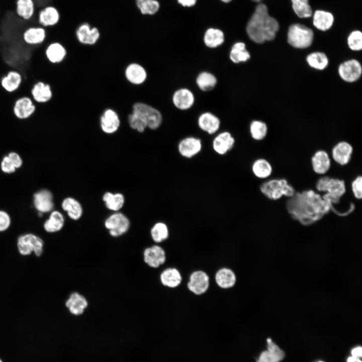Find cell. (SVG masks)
I'll return each instance as SVG.
<instances>
[{
    "label": "cell",
    "mask_w": 362,
    "mask_h": 362,
    "mask_svg": "<svg viewBox=\"0 0 362 362\" xmlns=\"http://www.w3.org/2000/svg\"><path fill=\"white\" fill-rule=\"evenodd\" d=\"M8 156L13 162L16 169L20 168L23 165V160L20 155L15 152H11Z\"/></svg>",
    "instance_id": "cell-51"
},
{
    "label": "cell",
    "mask_w": 362,
    "mask_h": 362,
    "mask_svg": "<svg viewBox=\"0 0 362 362\" xmlns=\"http://www.w3.org/2000/svg\"><path fill=\"white\" fill-rule=\"evenodd\" d=\"M197 0H177L178 3L183 7H191L194 6Z\"/></svg>",
    "instance_id": "cell-54"
},
{
    "label": "cell",
    "mask_w": 362,
    "mask_h": 362,
    "mask_svg": "<svg viewBox=\"0 0 362 362\" xmlns=\"http://www.w3.org/2000/svg\"><path fill=\"white\" fill-rule=\"evenodd\" d=\"M11 224L9 214L4 210H0V232L9 229Z\"/></svg>",
    "instance_id": "cell-50"
},
{
    "label": "cell",
    "mask_w": 362,
    "mask_h": 362,
    "mask_svg": "<svg viewBox=\"0 0 362 362\" xmlns=\"http://www.w3.org/2000/svg\"><path fill=\"white\" fill-rule=\"evenodd\" d=\"M120 120L117 114L111 109L107 110L101 118V126L106 133H113L120 126Z\"/></svg>",
    "instance_id": "cell-28"
},
{
    "label": "cell",
    "mask_w": 362,
    "mask_h": 362,
    "mask_svg": "<svg viewBox=\"0 0 362 362\" xmlns=\"http://www.w3.org/2000/svg\"><path fill=\"white\" fill-rule=\"evenodd\" d=\"M75 35L81 43L93 45L100 38V33L97 27H91L88 23H83L77 28Z\"/></svg>",
    "instance_id": "cell-15"
},
{
    "label": "cell",
    "mask_w": 362,
    "mask_h": 362,
    "mask_svg": "<svg viewBox=\"0 0 362 362\" xmlns=\"http://www.w3.org/2000/svg\"><path fill=\"white\" fill-rule=\"evenodd\" d=\"M45 55L52 63L61 62L67 55V50L63 44L58 42H53L48 45L45 50Z\"/></svg>",
    "instance_id": "cell-26"
},
{
    "label": "cell",
    "mask_w": 362,
    "mask_h": 362,
    "mask_svg": "<svg viewBox=\"0 0 362 362\" xmlns=\"http://www.w3.org/2000/svg\"><path fill=\"white\" fill-rule=\"evenodd\" d=\"M65 305L71 314L78 316L84 313L88 303L84 296L78 292H74L69 295Z\"/></svg>",
    "instance_id": "cell-18"
},
{
    "label": "cell",
    "mask_w": 362,
    "mask_h": 362,
    "mask_svg": "<svg viewBox=\"0 0 362 362\" xmlns=\"http://www.w3.org/2000/svg\"><path fill=\"white\" fill-rule=\"evenodd\" d=\"M1 169L6 173H12L15 172L16 168L8 155L3 157L1 162Z\"/></svg>",
    "instance_id": "cell-49"
},
{
    "label": "cell",
    "mask_w": 362,
    "mask_h": 362,
    "mask_svg": "<svg viewBox=\"0 0 362 362\" xmlns=\"http://www.w3.org/2000/svg\"><path fill=\"white\" fill-rule=\"evenodd\" d=\"M33 101L37 103H45L51 100L52 92L49 84L42 81L36 83L31 89Z\"/></svg>",
    "instance_id": "cell-25"
},
{
    "label": "cell",
    "mask_w": 362,
    "mask_h": 362,
    "mask_svg": "<svg viewBox=\"0 0 362 362\" xmlns=\"http://www.w3.org/2000/svg\"><path fill=\"white\" fill-rule=\"evenodd\" d=\"M229 57L233 63H239L247 61L250 59V55L246 49L245 43L238 42L231 47Z\"/></svg>",
    "instance_id": "cell-36"
},
{
    "label": "cell",
    "mask_w": 362,
    "mask_h": 362,
    "mask_svg": "<svg viewBox=\"0 0 362 362\" xmlns=\"http://www.w3.org/2000/svg\"><path fill=\"white\" fill-rule=\"evenodd\" d=\"M353 148L347 142L341 141L333 148L332 155L333 159L338 164L343 165L350 161Z\"/></svg>",
    "instance_id": "cell-21"
},
{
    "label": "cell",
    "mask_w": 362,
    "mask_h": 362,
    "mask_svg": "<svg viewBox=\"0 0 362 362\" xmlns=\"http://www.w3.org/2000/svg\"><path fill=\"white\" fill-rule=\"evenodd\" d=\"M61 207L72 220H78L82 215V209L80 204L73 198H65L62 202Z\"/></svg>",
    "instance_id": "cell-34"
},
{
    "label": "cell",
    "mask_w": 362,
    "mask_h": 362,
    "mask_svg": "<svg viewBox=\"0 0 362 362\" xmlns=\"http://www.w3.org/2000/svg\"><path fill=\"white\" fill-rule=\"evenodd\" d=\"M169 229L167 225L161 222L155 223L150 230L151 237L155 243H161L169 237Z\"/></svg>",
    "instance_id": "cell-41"
},
{
    "label": "cell",
    "mask_w": 362,
    "mask_h": 362,
    "mask_svg": "<svg viewBox=\"0 0 362 362\" xmlns=\"http://www.w3.org/2000/svg\"><path fill=\"white\" fill-rule=\"evenodd\" d=\"M187 286L188 290L192 293L196 295H201L205 294L209 288V277L203 270H195L190 276Z\"/></svg>",
    "instance_id": "cell-9"
},
{
    "label": "cell",
    "mask_w": 362,
    "mask_h": 362,
    "mask_svg": "<svg viewBox=\"0 0 362 362\" xmlns=\"http://www.w3.org/2000/svg\"><path fill=\"white\" fill-rule=\"evenodd\" d=\"M251 1L255 2H259L262 0H251Z\"/></svg>",
    "instance_id": "cell-58"
},
{
    "label": "cell",
    "mask_w": 362,
    "mask_h": 362,
    "mask_svg": "<svg viewBox=\"0 0 362 362\" xmlns=\"http://www.w3.org/2000/svg\"><path fill=\"white\" fill-rule=\"evenodd\" d=\"M103 199L108 209L115 211L121 209L125 202L124 197L121 193L107 192L104 195Z\"/></svg>",
    "instance_id": "cell-38"
},
{
    "label": "cell",
    "mask_w": 362,
    "mask_h": 362,
    "mask_svg": "<svg viewBox=\"0 0 362 362\" xmlns=\"http://www.w3.org/2000/svg\"><path fill=\"white\" fill-rule=\"evenodd\" d=\"M216 283L222 289H229L233 287L236 282V276L231 269L223 267L219 269L215 275Z\"/></svg>",
    "instance_id": "cell-23"
},
{
    "label": "cell",
    "mask_w": 362,
    "mask_h": 362,
    "mask_svg": "<svg viewBox=\"0 0 362 362\" xmlns=\"http://www.w3.org/2000/svg\"><path fill=\"white\" fill-rule=\"evenodd\" d=\"M333 22V16L329 12L317 10L314 14L313 23L318 30L323 31H327L331 27Z\"/></svg>",
    "instance_id": "cell-30"
},
{
    "label": "cell",
    "mask_w": 362,
    "mask_h": 362,
    "mask_svg": "<svg viewBox=\"0 0 362 362\" xmlns=\"http://www.w3.org/2000/svg\"><path fill=\"white\" fill-rule=\"evenodd\" d=\"M306 61L311 67L319 70L325 69L329 63L327 56L321 52L311 53L307 56Z\"/></svg>",
    "instance_id": "cell-37"
},
{
    "label": "cell",
    "mask_w": 362,
    "mask_h": 362,
    "mask_svg": "<svg viewBox=\"0 0 362 362\" xmlns=\"http://www.w3.org/2000/svg\"><path fill=\"white\" fill-rule=\"evenodd\" d=\"M314 362H325V361H323V360H317V361H314Z\"/></svg>",
    "instance_id": "cell-59"
},
{
    "label": "cell",
    "mask_w": 362,
    "mask_h": 362,
    "mask_svg": "<svg viewBox=\"0 0 362 362\" xmlns=\"http://www.w3.org/2000/svg\"><path fill=\"white\" fill-rule=\"evenodd\" d=\"M338 72L339 76L344 81L353 82L361 76L362 67L358 60L354 59H349L339 65Z\"/></svg>",
    "instance_id": "cell-10"
},
{
    "label": "cell",
    "mask_w": 362,
    "mask_h": 362,
    "mask_svg": "<svg viewBox=\"0 0 362 362\" xmlns=\"http://www.w3.org/2000/svg\"><path fill=\"white\" fill-rule=\"evenodd\" d=\"M256 362H277V361L269 352L265 350L261 352Z\"/></svg>",
    "instance_id": "cell-52"
},
{
    "label": "cell",
    "mask_w": 362,
    "mask_h": 362,
    "mask_svg": "<svg viewBox=\"0 0 362 362\" xmlns=\"http://www.w3.org/2000/svg\"><path fill=\"white\" fill-rule=\"evenodd\" d=\"M105 226L109 230L111 236L118 237L128 231L130 227V221L123 214L115 213L106 220Z\"/></svg>",
    "instance_id": "cell-7"
},
{
    "label": "cell",
    "mask_w": 362,
    "mask_h": 362,
    "mask_svg": "<svg viewBox=\"0 0 362 362\" xmlns=\"http://www.w3.org/2000/svg\"><path fill=\"white\" fill-rule=\"evenodd\" d=\"M202 149V143L199 138L189 136L182 139L178 143L177 150L183 157L191 158L198 155Z\"/></svg>",
    "instance_id": "cell-12"
},
{
    "label": "cell",
    "mask_w": 362,
    "mask_h": 362,
    "mask_svg": "<svg viewBox=\"0 0 362 362\" xmlns=\"http://www.w3.org/2000/svg\"><path fill=\"white\" fill-rule=\"evenodd\" d=\"M320 192H326L322 196L323 199L330 204H338L341 197L345 192V186L343 180L330 178L327 176L320 177L316 185Z\"/></svg>",
    "instance_id": "cell-3"
},
{
    "label": "cell",
    "mask_w": 362,
    "mask_h": 362,
    "mask_svg": "<svg viewBox=\"0 0 362 362\" xmlns=\"http://www.w3.org/2000/svg\"><path fill=\"white\" fill-rule=\"evenodd\" d=\"M362 177L359 175L352 182L351 188L355 198L361 199L362 198Z\"/></svg>",
    "instance_id": "cell-48"
},
{
    "label": "cell",
    "mask_w": 362,
    "mask_h": 362,
    "mask_svg": "<svg viewBox=\"0 0 362 362\" xmlns=\"http://www.w3.org/2000/svg\"><path fill=\"white\" fill-rule=\"evenodd\" d=\"M46 37L45 28L40 26H30L23 33V39L25 43L30 45L42 44Z\"/></svg>",
    "instance_id": "cell-19"
},
{
    "label": "cell",
    "mask_w": 362,
    "mask_h": 362,
    "mask_svg": "<svg viewBox=\"0 0 362 362\" xmlns=\"http://www.w3.org/2000/svg\"><path fill=\"white\" fill-rule=\"evenodd\" d=\"M17 245L19 253L23 256L29 255L33 252L36 256H40L43 252V240L33 233L21 235L18 238Z\"/></svg>",
    "instance_id": "cell-6"
},
{
    "label": "cell",
    "mask_w": 362,
    "mask_h": 362,
    "mask_svg": "<svg viewBox=\"0 0 362 362\" xmlns=\"http://www.w3.org/2000/svg\"><path fill=\"white\" fill-rule=\"evenodd\" d=\"M125 75L128 81L135 84L143 83L147 76L144 68L136 63L131 64L127 67Z\"/></svg>",
    "instance_id": "cell-32"
},
{
    "label": "cell",
    "mask_w": 362,
    "mask_h": 362,
    "mask_svg": "<svg viewBox=\"0 0 362 362\" xmlns=\"http://www.w3.org/2000/svg\"><path fill=\"white\" fill-rule=\"evenodd\" d=\"M0 362H3L1 359H0Z\"/></svg>",
    "instance_id": "cell-60"
},
{
    "label": "cell",
    "mask_w": 362,
    "mask_h": 362,
    "mask_svg": "<svg viewBox=\"0 0 362 362\" xmlns=\"http://www.w3.org/2000/svg\"><path fill=\"white\" fill-rule=\"evenodd\" d=\"M217 82L216 77L211 73L206 71L201 72L196 78L197 85L203 91H209L213 89Z\"/></svg>",
    "instance_id": "cell-39"
},
{
    "label": "cell",
    "mask_w": 362,
    "mask_h": 362,
    "mask_svg": "<svg viewBox=\"0 0 362 362\" xmlns=\"http://www.w3.org/2000/svg\"><path fill=\"white\" fill-rule=\"evenodd\" d=\"M291 2L293 10L299 18H309L312 16V10L309 0H291Z\"/></svg>",
    "instance_id": "cell-42"
},
{
    "label": "cell",
    "mask_w": 362,
    "mask_h": 362,
    "mask_svg": "<svg viewBox=\"0 0 362 362\" xmlns=\"http://www.w3.org/2000/svg\"><path fill=\"white\" fill-rule=\"evenodd\" d=\"M64 221V218L60 212L53 211L44 222L43 227L45 231L48 233H55L62 229Z\"/></svg>",
    "instance_id": "cell-31"
},
{
    "label": "cell",
    "mask_w": 362,
    "mask_h": 362,
    "mask_svg": "<svg viewBox=\"0 0 362 362\" xmlns=\"http://www.w3.org/2000/svg\"><path fill=\"white\" fill-rule=\"evenodd\" d=\"M34 0H16L15 12L17 16L25 21H29L35 13Z\"/></svg>",
    "instance_id": "cell-27"
},
{
    "label": "cell",
    "mask_w": 362,
    "mask_h": 362,
    "mask_svg": "<svg viewBox=\"0 0 362 362\" xmlns=\"http://www.w3.org/2000/svg\"><path fill=\"white\" fill-rule=\"evenodd\" d=\"M133 112L140 115L145 120L147 126L151 129H156L160 125L162 116L155 108L144 103H137L133 106Z\"/></svg>",
    "instance_id": "cell-8"
},
{
    "label": "cell",
    "mask_w": 362,
    "mask_h": 362,
    "mask_svg": "<svg viewBox=\"0 0 362 362\" xmlns=\"http://www.w3.org/2000/svg\"><path fill=\"white\" fill-rule=\"evenodd\" d=\"M279 29L278 22L268 15L267 8L263 4L256 7L246 27L249 38L258 44L274 40Z\"/></svg>",
    "instance_id": "cell-2"
},
{
    "label": "cell",
    "mask_w": 362,
    "mask_h": 362,
    "mask_svg": "<svg viewBox=\"0 0 362 362\" xmlns=\"http://www.w3.org/2000/svg\"><path fill=\"white\" fill-rule=\"evenodd\" d=\"M347 45L352 51H358L362 49V33L360 31H352L347 38Z\"/></svg>",
    "instance_id": "cell-45"
},
{
    "label": "cell",
    "mask_w": 362,
    "mask_h": 362,
    "mask_svg": "<svg viewBox=\"0 0 362 362\" xmlns=\"http://www.w3.org/2000/svg\"><path fill=\"white\" fill-rule=\"evenodd\" d=\"M221 1H222V2H224V3H227L230 2L232 0H221Z\"/></svg>",
    "instance_id": "cell-57"
},
{
    "label": "cell",
    "mask_w": 362,
    "mask_h": 362,
    "mask_svg": "<svg viewBox=\"0 0 362 362\" xmlns=\"http://www.w3.org/2000/svg\"><path fill=\"white\" fill-rule=\"evenodd\" d=\"M35 109L36 106L32 99L25 96L16 101L13 107V112L18 119L25 120L32 116Z\"/></svg>",
    "instance_id": "cell-17"
},
{
    "label": "cell",
    "mask_w": 362,
    "mask_h": 362,
    "mask_svg": "<svg viewBox=\"0 0 362 362\" xmlns=\"http://www.w3.org/2000/svg\"><path fill=\"white\" fill-rule=\"evenodd\" d=\"M351 356L361 358L362 356V347L361 346H356L352 348L350 350Z\"/></svg>",
    "instance_id": "cell-53"
},
{
    "label": "cell",
    "mask_w": 362,
    "mask_h": 362,
    "mask_svg": "<svg viewBox=\"0 0 362 362\" xmlns=\"http://www.w3.org/2000/svg\"><path fill=\"white\" fill-rule=\"evenodd\" d=\"M128 120L130 127L139 132H143L147 127L144 119L135 112L129 116Z\"/></svg>",
    "instance_id": "cell-46"
},
{
    "label": "cell",
    "mask_w": 362,
    "mask_h": 362,
    "mask_svg": "<svg viewBox=\"0 0 362 362\" xmlns=\"http://www.w3.org/2000/svg\"><path fill=\"white\" fill-rule=\"evenodd\" d=\"M314 171L320 174L325 173L330 166V160L327 153L324 150L317 151L311 158Z\"/></svg>",
    "instance_id": "cell-29"
},
{
    "label": "cell",
    "mask_w": 362,
    "mask_h": 362,
    "mask_svg": "<svg viewBox=\"0 0 362 362\" xmlns=\"http://www.w3.org/2000/svg\"><path fill=\"white\" fill-rule=\"evenodd\" d=\"M37 18L39 26L45 28L53 27L59 23L60 14L55 7L48 5L40 10Z\"/></svg>",
    "instance_id": "cell-13"
},
{
    "label": "cell",
    "mask_w": 362,
    "mask_h": 362,
    "mask_svg": "<svg viewBox=\"0 0 362 362\" xmlns=\"http://www.w3.org/2000/svg\"><path fill=\"white\" fill-rule=\"evenodd\" d=\"M235 142L234 138L230 132H222L213 139L212 148L217 154L224 155L233 148Z\"/></svg>",
    "instance_id": "cell-16"
},
{
    "label": "cell",
    "mask_w": 362,
    "mask_h": 362,
    "mask_svg": "<svg viewBox=\"0 0 362 362\" xmlns=\"http://www.w3.org/2000/svg\"><path fill=\"white\" fill-rule=\"evenodd\" d=\"M251 137L255 140H261L265 138L267 132L266 124L261 121H252L249 127Z\"/></svg>",
    "instance_id": "cell-43"
},
{
    "label": "cell",
    "mask_w": 362,
    "mask_h": 362,
    "mask_svg": "<svg viewBox=\"0 0 362 362\" xmlns=\"http://www.w3.org/2000/svg\"><path fill=\"white\" fill-rule=\"evenodd\" d=\"M22 82V76L16 70H10L1 80L3 88L8 93H13L19 87Z\"/></svg>",
    "instance_id": "cell-33"
},
{
    "label": "cell",
    "mask_w": 362,
    "mask_h": 362,
    "mask_svg": "<svg viewBox=\"0 0 362 362\" xmlns=\"http://www.w3.org/2000/svg\"><path fill=\"white\" fill-rule=\"evenodd\" d=\"M251 169L253 174L260 178H264L269 176L272 172L270 164L266 160L263 158L254 161Z\"/></svg>",
    "instance_id": "cell-40"
},
{
    "label": "cell",
    "mask_w": 362,
    "mask_h": 362,
    "mask_svg": "<svg viewBox=\"0 0 362 362\" xmlns=\"http://www.w3.org/2000/svg\"><path fill=\"white\" fill-rule=\"evenodd\" d=\"M346 362H362V361L360 358L350 355L347 358Z\"/></svg>",
    "instance_id": "cell-55"
},
{
    "label": "cell",
    "mask_w": 362,
    "mask_h": 362,
    "mask_svg": "<svg viewBox=\"0 0 362 362\" xmlns=\"http://www.w3.org/2000/svg\"><path fill=\"white\" fill-rule=\"evenodd\" d=\"M313 38V31L304 25L292 24L288 29L287 41L294 48L304 49L309 47L312 43Z\"/></svg>",
    "instance_id": "cell-4"
},
{
    "label": "cell",
    "mask_w": 362,
    "mask_h": 362,
    "mask_svg": "<svg viewBox=\"0 0 362 362\" xmlns=\"http://www.w3.org/2000/svg\"><path fill=\"white\" fill-rule=\"evenodd\" d=\"M143 15H153L160 8V4L157 0H146L136 6Z\"/></svg>",
    "instance_id": "cell-44"
},
{
    "label": "cell",
    "mask_w": 362,
    "mask_h": 362,
    "mask_svg": "<svg viewBox=\"0 0 362 362\" xmlns=\"http://www.w3.org/2000/svg\"><path fill=\"white\" fill-rule=\"evenodd\" d=\"M287 210L294 219L303 225L311 224L335 208L313 190L295 192L286 202Z\"/></svg>",
    "instance_id": "cell-1"
},
{
    "label": "cell",
    "mask_w": 362,
    "mask_h": 362,
    "mask_svg": "<svg viewBox=\"0 0 362 362\" xmlns=\"http://www.w3.org/2000/svg\"><path fill=\"white\" fill-rule=\"evenodd\" d=\"M266 343L267 350L274 357L277 362H281L285 356L284 351L270 338L266 339Z\"/></svg>",
    "instance_id": "cell-47"
},
{
    "label": "cell",
    "mask_w": 362,
    "mask_h": 362,
    "mask_svg": "<svg viewBox=\"0 0 362 362\" xmlns=\"http://www.w3.org/2000/svg\"><path fill=\"white\" fill-rule=\"evenodd\" d=\"M33 205L40 214L52 211L54 207L52 193L47 189L37 192L33 196Z\"/></svg>",
    "instance_id": "cell-14"
},
{
    "label": "cell",
    "mask_w": 362,
    "mask_h": 362,
    "mask_svg": "<svg viewBox=\"0 0 362 362\" xmlns=\"http://www.w3.org/2000/svg\"><path fill=\"white\" fill-rule=\"evenodd\" d=\"M159 278L163 286L171 289L177 287L182 282V277L180 272L174 267L164 269L161 273Z\"/></svg>",
    "instance_id": "cell-24"
},
{
    "label": "cell",
    "mask_w": 362,
    "mask_h": 362,
    "mask_svg": "<svg viewBox=\"0 0 362 362\" xmlns=\"http://www.w3.org/2000/svg\"><path fill=\"white\" fill-rule=\"evenodd\" d=\"M144 262L153 268L163 264L166 259L164 249L158 245H154L144 249L143 253Z\"/></svg>",
    "instance_id": "cell-11"
},
{
    "label": "cell",
    "mask_w": 362,
    "mask_h": 362,
    "mask_svg": "<svg viewBox=\"0 0 362 362\" xmlns=\"http://www.w3.org/2000/svg\"><path fill=\"white\" fill-rule=\"evenodd\" d=\"M224 41V35L220 29L209 28L205 33L204 42L209 48H216L221 45Z\"/></svg>",
    "instance_id": "cell-35"
},
{
    "label": "cell",
    "mask_w": 362,
    "mask_h": 362,
    "mask_svg": "<svg viewBox=\"0 0 362 362\" xmlns=\"http://www.w3.org/2000/svg\"><path fill=\"white\" fill-rule=\"evenodd\" d=\"M260 190L267 198L274 200H278L283 196L290 198L296 192L294 188L285 179L264 182L260 185Z\"/></svg>",
    "instance_id": "cell-5"
},
{
    "label": "cell",
    "mask_w": 362,
    "mask_h": 362,
    "mask_svg": "<svg viewBox=\"0 0 362 362\" xmlns=\"http://www.w3.org/2000/svg\"><path fill=\"white\" fill-rule=\"evenodd\" d=\"M195 97L193 93L189 89L182 88L176 90L172 96L174 105L178 109L186 110L193 105Z\"/></svg>",
    "instance_id": "cell-20"
},
{
    "label": "cell",
    "mask_w": 362,
    "mask_h": 362,
    "mask_svg": "<svg viewBox=\"0 0 362 362\" xmlns=\"http://www.w3.org/2000/svg\"><path fill=\"white\" fill-rule=\"evenodd\" d=\"M200 128L209 134H213L218 131L220 126V121L215 115L210 112L202 114L198 120Z\"/></svg>",
    "instance_id": "cell-22"
},
{
    "label": "cell",
    "mask_w": 362,
    "mask_h": 362,
    "mask_svg": "<svg viewBox=\"0 0 362 362\" xmlns=\"http://www.w3.org/2000/svg\"><path fill=\"white\" fill-rule=\"evenodd\" d=\"M145 1H146V0H135V4L137 6V5H139L140 4H141V3H142Z\"/></svg>",
    "instance_id": "cell-56"
}]
</instances>
